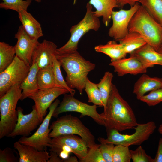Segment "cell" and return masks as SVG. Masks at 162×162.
I'll return each instance as SVG.
<instances>
[{"label":"cell","instance_id":"cell-1","mask_svg":"<svg viewBox=\"0 0 162 162\" xmlns=\"http://www.w3.org/2000/svg\"><path fill=\"white\" fill-rule=\"evenodd\" d=\"M100 114L106 129L122 131L134 129L138 124L132 108L113 84L106 108Z\"/></svg>","mask_w":162,"mask_h":162},{"label":"cell","instance_id":"cell-2","mask_svg":"<svg viewBox=\"0 0 162 162\" xmlns=\"http://www.w3.org/2000/svg\"><path fill=\"white\" fill-rule=\"evenodd\" d=\"M55 55L66 73L65 81L68 86L76 89L82 94L88 75L95 69V64L86 60L77 50Z\"/></svg>","mask_w":162,"mask_h":162},{"label":"cell","instance_id":"cell-3","mask_svg":"<svg viewBox=\"0 0 162 162\" xmlns=\"http://www.w3.org/2000/svg\"><path fill=\"white\" fill-rule=\"evenodd\" d=\"M129 32L139 33L156 51L162 42V26L142 5L132 17Z\"/></svg>","mask_w":162,"mask_h":162},{"label":"cell","instance_id":"cell-4","mask_svg":"<svg viewBox=\"0 0 162 162\" xmlns=\"http://www.w3.org/2000/svg\"><path fill=\"white\" fill-rule=\"evenodd\" d=\"M20 85L17 83L13 86L0 98V139L7 137L16 124L18 112L16 106L22 95Z\"/></svg>","mask_w":162,"mask_h":162},{"label":"cell","instance_id":"cell-5","mask_svg":"<svg viewBox=\"0 0 162 162\" xmlns=\"http://www.w3.org/2000/svg\"><path fill=\"white\" fill-rule=\"evenodd\" d=\"M50 128L51 131L49 136L51 138L64 135L76 134L85 141L88 148L97 144L95 137L89 129L79 118L71 114L58 118L52 122Z\"/></svg>","mask_w":162,"mask_h":162},{"label":"cell","instance_id":"cell-6","mask_svg":"<svg viewBox=\"0 0 162 162\" xmlns=\"http://www.w3.org/2000/svg\"><path fill=\"white\" fill-rule=\"evenodd\" d=\"M156 128L155 122L152 121L138 124L134 128L135 132L131 134H121L116 130L106 129L107 138L99 137L98 140L100 143H112L115 145L139 146L149 139Z\"/></svg>","mask_w":162,"mask_h":162},{"label":"cell","instance_id":"cell-7","mask_svg":"<svg viewBox=\"0 0 162 162\" xmlns=\"http://www.w3.org/2000/svg\"><path fill=\"white\" fill-rule=\"evenodd\" d=\"M86 8L84 17L78 23L71 28L69 39L63 46L56 49V54H61L77 51L79 41L85 34L91 30L97 31L100 28V21L92 11V5L88 3Z\"/></svg>","mask_w":162,"mask_h":162},{"label":"cell","instance_id":"cell-8","mask_svg":"<svg viewBox=\"0 0 162 162\" xmlns=\"http://www.w3.org/2000/svg\"><path fill=\"white\" fill-rule=\"evenodd\" d=\"M98 107L95 105H89L82 102L70 94H65L62 101L55 110L52 117L57 118L59 114L63 112H75L80 113L81 117L88 116L98 124L104 126L103 117L97 111Z\"/></svg>","mask_w":162,"mask_h":162},{"label":"cell","instance_id":"cell-9","mask_svg":"<svg viewBox=\"0 0 162 162\" xmlns=\"http://www.w3.org/2000/svg\"><path fill=\"white\" fill-rule=\"evenodd\" d=\"M60 103L58 99L52 103L49 107V112L44 119L37 131L29 137L22 136L18 140L21 143L33 146L39 151L45 150L50 146L51 138L49 134L51 129L49 128L53 113Z\"/></svg>","mask_w":162,"mask_h":162},{"label":"cell","instance_id":"cell-10","mask_svg":"<svg viewBox=\"0 0 162 162\" xmlns=\"http://www.w3.org/2000/svg\"><path fill=\"white\" fill-rule=\"evenodd\" d=\"M30 67L15 56L11 64L0 73V98L13 86L21 83L28 74Z\"/></svg>","mask_w":162,"mask_h":162},{"label":"cell","instance_id":"cell-11","mask_svg":"<svg viewBox=\"0 0 162 162\" xmlns=\"http://www.w3.org/2000/svg\"><path fill=\"white\" fill-rule=\"evenodd\" d=\"M64 145L71 149L72 153L77 157L80 162L86 157L88 149L86 142L80 136L68 134L51 138L50 151L59 155L61 148Z\"/></svg>","mask_w":162,"mask_h":162},{"label":"cell","instance_id":"cell-12","mask_svg":"<svg viewBox=\"0 0 162 162\" xmlns=\"http://www.w3.org/2000/svg\"><path fill=\"white\" fill-rule=\"evenodd\" d=\"M140 5L137 2L128 10L113 11L112 24L109 30V36L118 41L124 37L129 32L128 26L132 17Z\"/></svg>","mask_w":162,"mask_h":162},{"label":"cell","instance_id":"cell-13","mask_svg":"<svg viewBox=\"0 0 162 162\" xmlns=\"http://www.w3.org/2000/svg\"><path fill=\"white\" fill-rule=\"evenodd\" d=\"M69 93L66 89L56 87L48 88L39 89L29 98L34 101V105L39 118L42 122L46 114L47 110L54 100L62 94Z\"/></svg>","mask_w":162,"mask_h":162},{"label":"cell","instance_id":"cell-14","mask_svg":"<svg viewBox=\"0 0 162 162\" xmlns=\"http://www.w3.org/2000/svg\"><path fill=\"white\" fill-rule=\"evenodd\" d=\"M15 38L17 39L14 46L16 56L27 65L31 66L34 51L39 42L38 40L31 38L22 25L19 27Z\"/></svg>","mask_w":162,"mask_h":162},{"label":"cell","instance_id":"cell-15","mask_svg":"<svg viewBox=\"0 0 162 162\" xmlns=\"http://www.w3.org/2000/svg\"><path fill=\"white\" fill-rule=\"evenodd\" d=\"M29 113L24 114L20 107L17 108L18 119L15 127L12 132L7 136L14 137L17 136H27L41 123L35 107Z\"/></svg>","mask_w":162,"mask_h":162},{"label":"cell","instance_id":"cell-16","mask_svg":"<svg viewBox=\"0 0 162 162\" xmlns=\"http://www.w3.org/2000/svg\"><path fill=\"white\" fill-rule=\"evenodd\" d=\"M57 49V45L54 42L44 40L38 44L34 50L32 64L36 63L39 69L52 67L53 57Z\"/></svg>","mask_w":162,"mask_h":162},{"label":"cell","instance_id":"cell-17","mask_svg":"<svg viewBox=\"0 0 162 162\" xmlns=\"http://www.w3.org/2000/svg\"><path fill=\"white\" fill-rule=\"evenodd\" d=\"M109 65L113 67L115 72L120 77L128 74L136 75L146 73L147 69L137 58L131 56L111 61Z\"/></svg>","mask_w":162,"mask_h":162},{"label":"cell","instance_id":"cell-18","mask_svg":"<svg viewBox=\"0 0 162 162\" xmlns=\"http://www.w3.org/2000/svg\"><path fill=\"white\" fill-rule=\"evenodd\" d=\"M14 147L18 151L19 162H47L50 157L46 149L39 151L34 147L15 142Z\"/></svg>","mask_w":162,"mask_h":162},{"label":"cell","instance_id":"cell-19","mask_svg":"<svg viewBox=\"0 0 162 162\" xmlns=\"http://www.w3.org/2000/svg\"><path fill=\"white\" fill-rule=\"evenodd\" d=\"M139 60L147 69L155 65L162 66V55L146 43L130 54Z\"/></svg>","mask_w":162,"mask_h":162},{"label":"cell","instance_id":"cell-20","mask_svg":"<svg viewBox=\"0 0 162 162\" xmlns=\"http://www.w3.org/2000/svg\"><path fill=\"white\" fill-rule=\"evenodd\" d=\"M162 88V78L151 77L143 74L135 83L133 93L140 99L146 93Z\"/></svg>","mask_w":162,"mask_h":162},{"label":"cell","instance_id":"cell-21","mask_svg":"<svg viewBox=\"0 0 162 162\" xmlns=\"http://www.w3.org/2000/svg\"><path fill=\"white\" fill-rule=\"evenodd\" d=\"M18 17L24 29L32 38L38 40L43 35L40 23L27 11L20 8L18 12Z\"/></svg>","mask_w":162,"mask_h":162},{"label":"cell","instance_id":"cell-22","mask_svg":"<svg viewBox=\"0 0 162 162\" xmlns=\"http://www.w3.org/2000/svg\"><path fill=\"white\" fill-rule=\"evenodd\" d=\"M39 68L36 63H32L27 76L20 84L22 90L20 100L29 98L38 90L37 75Z\"/></svg>","mask_w":162,"mask_h":162},{"label":"cell","instance_id":"cell-23","mask_svg":"<svg viewBox=\"0 0 162 162\" xmlns=\"http://www.w3.org/2000/svg\"><path fill=\"white\" fill-rule=\"evenodd\" d=\"M89 3L96 8L95 16L103 17V21L107 26L112 18V13L115 8H119L116 0H90Z\"/></svg>","mask_w":162,"mask_h":162},{"label":"cell","instance_id":"cell-24","mask_svg":"<svg viewBox=\"0 0 162 162\" xmlns=\"http://www.w3.org/2000/svg\"><path fill=\"white\" fill-rule=\"evenodd\" d=\"M95 51L108 56L111 61H116L125 58L127 54L122 45L117 43L115 40L108 41L104 45L100 44L94 47Z\"/></svg>","mask_w":162,"mask_h":162},{"label":"cell","instance_id":"cell-25","mask_svg":"<svg viewBox=\"0 0 162 162\" xmlns=\"http://www.w3.org/2000/svg\"><path fill=\"white\" fill-rule=\"evenodd\" d=\"M118 41L122 45L127 54H130L147 43L142 36L136 32H129L124 37Z\"/></svg>","mask_w":162,"mask_h":162},{"label":"cell","instance_id":"cell-26","mask_svg":"<svg viewBox=\"0 0 162 162\" xmlns=\"http://www.w3.org/2000/svg\"><path fill=\"white\" fill-rule=\"evenodd\" d=\"M37 78L39 89L59 87L56 82L52 67L39 69Z\"/></svg>","mask_w":162,"mask_h":162},{"label":"cell","instance_id":"cell-27","mask_svg":"<svg viewBox=\"0 0 162 162\" xmlns=\"http://www.w3.org/2000/svg\"><path fill=\"white\" fill-rule=\"evenodd\" d=\"M16 54L14 46L4 42H0V73L13 62Z\"/></svg>","mask_w":162,"mask_h":162},{"label":"cell","instance_id":"cell-28","mask_svg":"<svg viewBox=\"0 0 162 162\" xmlns=\"http://www.w3.org/2000/svg\"><path fill=\"white\" fill-rule=\"evenodd\" d=\"M113 76L112 73L109 71L106 72L99 82L97 84L103 103L104 110L106 108L113 84L112 81Z\"/></svg>","mask_w":162,"mask_h":162},{"label":"cell","instance_id":"cell-29","mask_svg":"<svg viewBox=\"0 0 162 162\" xmlns=\"http://www.w3.org/2000/svg\"><path fill=\"white\" fill-rule=\"evenodd\" d=\"M139 2L156 21L162 24V0H140Z\"/></svg>","mask_w":162,"mask_h":162},{"label":"cell","instance_id":"cell-30","mask_svg":"<svg viewBox=\"0 0 162 162\" xmlns=\"http://www.w3.org/2000/svg\"><path fill=\"white\" fill-rule=\"evenodd\" d=\"M84 89L88 95V102L93 103L94 105L99 106H104L100 93L97 84L92 82L88 77Z\"/></svg>","mask_w":162,"mask_h":162},{"label":"cell","instance_id":"cell-31","mask_svg":"<svg viewBox=\"0 0 162 162\" xmlns=\"http://www.w3.org/2000/svg\"><path fill=\"white\" fill-rule=\"evenodd\" d=\"M61 66L60 62L56 58L55 55L53 59L52 67L53 74L56 84L59 87L67 89L70 94L74 95L75 90L74 89L70 88L67 85L62 75L60 69Z\"/></svg>","mask_w":162,"mask_h":162},{"label":"cell","instance_id":"cell-32","mask_svg":"<svg viewBox=\"0 0 162 162\" xmlns=\"http://www.w3.org/2000/svg\"><path fill=\"white\" fill-rule=\"evenodd\" d=\"M0 3V8L5 10L10 9L17 12L20 8L27 11L32 0H2Z\"/></svg>","mask_w":162,"mask_h":162},{"label":"cell","instance_id":"cell-33","mask_svg":"<svg viewBox=\"0 0 162 162\" xmlns=\"http://www.w3.org/2000/svg\"><path fill=\"white\" fill-rule=\"evenodd\" d=\"M131 159L129 146L121 145L115 146L113 162H130Z\"/></svg>","mask_w":162,"mask_h":162},{"label":"cell","instance_id":"cell-34","mask_svg":"<svg viewBox=\"0 0 162 162\" xmlns=\"http://www.w3.org/2000/svg\"><path fill=\"white\" fill-rule=\"evenodd\" d=\"M148 106H154L162 102V88L150 92L142 97L139 100Z\"/></svg>","mask_w":162,"mask_h":162},{"label":"cell","instance_id":"cell-35","mask_svg":"<svg viewBox=\"0 0 162 162\" xmlns=\"http://www.w3.org/2000/svg\"><path fill=\"white\" fill-rule=\"evenodd\" d=\"M100 144L88 148L85 158L80 162H105L99 149Z\"/></svg>","mask_w":162,"mask_h":162},{"label":"cell","instance_id":"cell-36","mask_svg":"<svg viewBox=\"0 0 162 162\" xmlns=\"http://www.w3.org/2000/svg\"><path fill=\"white\" fill-rule=\"evenodd\" d=\"M130 151L131 159L134 162H153L154 158L148 155L141 146Z\"/></svg>","mask_w":162,"mask_h":162},{"label":"cell","instance_id":"cell-37","mask_svg":"<svg viewBox=\"0 0 162 162\" xmlns=\"http://www.w3.org/2000/svg\"><path fill=\"white\" fill-rule=\"evenodd\" d=\"M114 145L112 143H100L99 149L105 162H113Z\"/></svg>","mask_w":162,"mask_h":162},{"label":"cell","instance_id":"cell-38","mask_svg":"<svg viewBox=\"0 0 162 162\" xmlns=\"http://www.w3.org/2000/svg\"><path fill=\"white\" fill-rule=\"evenodd\" d=\"M19 160L15 156L14 150L10 147L0 149V162H17Z\"/></svg>","mask_w":162,"mask_h":162},{"label":"cell","instance_id":"cell-39","mask_svg":"<svg viewBox=\"0 0 162 162\" xmlns=\"http://www.w3.org/2000/svg\"><path fill=\"white\" fill-rule=\"evenodd\" d=\"M153 162H162V138L159 140L157 151Z\"/></svg>","mask_w":162,"mask_h":162},{"label":"cell","instance_id":"cell-40","mask_svg":"<svg viewBox=\"0 0 162 162\" xmlns=\"http://www.w3.org/2000/svg\"><path fill=\"white\" fill-rule=\"evenodd\" d=\"M119 8L122 7L126 4H129L131 7L134 6L136 2H139L140 0H116Z\"/></svg>","mask_w":162,"mask_h":162},{"label":"cell","instance_id":"cell-41","mask_svg":"<svg viewBox=\"0 0 162 162\" xmlns=\"http://www.w3.org/2000/svg\"><path fill=\"white\" fill-rule=\"evenodd\" d=\"M59 155L52 151L50 152V157L47 162H62L63 160L58 157Z\"/></svg>","mask_w":162,"mask_h":162},{"label":"cell","instance_id":"cell-42","mask_svg":"<svg viewBox=\"0 0 162 162\" xmlns=\"http://www.w3.org/2000/svg\"><path fill=\"white\" fill-rule=\"evenodd\" d=\"M70 153L64 150H62L60 152L59 156L62 159L65 160L69 157Z\"/></svg>","mask_w":162,"mask_h":162},{"label":"cell","instance_id":"cell-43","mask_svg":"<svg viewBox=\"0 0 162 162\" xmlns=\"http://www.w3.org/2000/svg\"><path fill=\"white\" fill-rule=\"evenodd\" d=\"M64 162H78L77 159L75 156L69 157L67 159L63 160Z\"/></svg>","mask_w":162,"mask_h":162},{"label":"cell","instance_id":"cell-44","mask_svg":"<svg viewBox=\"0 0 162 162\" xmlns=\"http://www.w3.org/2000/svg\"><path fill=\"white\" fill-rule=\"evenodd\" d=\"M157 51L162 55V42L160 46Z\"/></svg>","mask_w":162,"mask_h":162},{"label":"cell","instance_id":"cell-45","mask_svg":"<svg viewBox=\"0 0 162 162\" xmlns=\"http://www.w3.org/2000/svg\"><path fill=\"white\" fill-rule=\"evenodd\" d=\"M159 133L162 135V123L160 125L158 128Z\"/></svg>","mask_w":162,"mask_h":162},{"label":"cell","instance_id":"cell-46","mask_svg":"<svg viewBox=\"0 0 162 162\" xmlns=\"http://www.w3.org/2000/svg\"><path fill=\"white\" fill-rule=\"evenodd\" d=\"M37 2H41V0H34Z\"/></svg>","mask_w":162,"mask_h":162},{"label":"cell","instance_id":"cell-47","mask_svg":"<svg viewBox=\"0 0 162 162\" xmlns=\"http://www.w3.org/2000/svg\"><path fill=\"white\" fill-rule=\"evenodd\" d=\"M161 25H162V24Z\"/></svg>","mask_w":162,"mask_h":162}]
</instances>
